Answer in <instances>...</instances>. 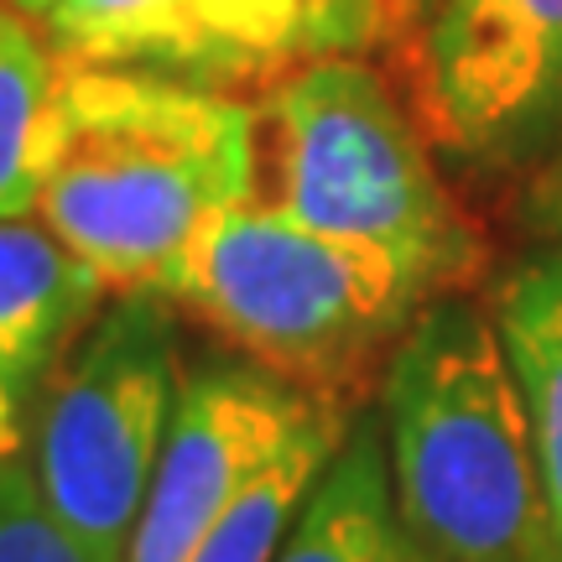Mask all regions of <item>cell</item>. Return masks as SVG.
<instances>
[{
	"mask_svg": "<svg viewBox=\"0 0 562 562\" xmlns=\"http://www.w3.org/2000/svg\"><path fill=\"white\" fill-rule=\"evenodd\" d=\"M58 53L37 16L0 0V220H32L47 178Z\"/></svg>",
	"mask_w": 562,
	"mask_h": 562,
	"instance_id": "12",
	"label": "cell"
},
{
	"mask_svg": "<svg viewBox=\"0 0 562 562\" xmlns=\"http://www.w3.org/2000/svg\"><path fill=\"white\" fill-rule=\"evenodd\" d=\"M104 302V277L37 214L0 220V463L21 459L42 385Z\"/></svg>",
	"mask_w": 562,
	"mask_h": 562,
	"instance_id": "9",
	"label": "cell"
},
{
	"mask_svg": "<svg viewBox=\"0 0 562 562\" xmlns=\"http://www.w3.org/2000/svg\"><path fill=\"white\" fill-rule=\"evenodd\" d=\"M271 562H427L396 510L381 412L349 422V438L302 501Z\"/></svg>",
	"mask_w": 562,
	"mask_h": 562,
	"instance_id": "10",
	"label": "cell"
},
{
	"mask_svg": "<svg viewBox=\"0 0 562 562\" xmlns=\"http://www.w3.org/2000/svg\"><path fill=\"white\" fill-rule=\"evenodd\" d=\"M432 11H438V0H381V47L406 63V53L427 32Z\"/></svg>",
	"mask_w": 562,
	"mask_h": 562,
	"instance_id": "16",
	"label": "cell"
},
{
	"mask_svg": "<svg viewBox=\"0 0 562 562\" xmlns=\"http://www.w3.org/2000/svg\"><path fill=\"white\" fill-rule=\"evenodd\" d=\"M391 490L427 562H562L537 432L490 307H422L381 375Z\"/></svg>",
	"mask_w": 562,
	"mask_h": 562,
	"instance_id": "2",
	"label": "cell"
},
{
	"mask_svg": "<svg viewBox=\"0 0 562 562\" xmlns=\"http://www.w3.org/2000/svg\"><path fill=\"white\" fill-rule=\"evenodd\" d=\"M0 562H94L42 505L26 459L0 463Z\"/></svg>",
	"mask_w": 562,
	"mask_h": 562,
	"instance_id": "15",
	"label": "cell"
},
{
	"mask_svg": "<svg viewBox=\"0 0 562 562\" xmlns=\"http://www.w3.org/2000/svg\"><path fill=\"white\" fill-rule=\"evenodd\" d=\"M406 74L442 157L510 172L562 136V0H438Z\"/></svg>",
	"mask_w": 562,
	"mask_h": 562,
	"instance_id": "6",
	"label": "cell"
},
{
	"mask_svg": "<svg viewBox=\"0 0 562 562\" xmlns=\"http://www.w3.org/2000/svg\"><path fill=\"white\" fill-rule=\"evenodd\" d=\"M531 224L542 229L547 240H562V146L552 167L542 172V182H537V193H531Z\"/></svg>",
	"mask_w": 562,
	"mask_h": 562,
	"instance_id": "17",
	"label": "cell"
},
{
	"mask_svg": "<svg viewBox=\"0 0 562 562\" xmlns=\"http://www.w3.org/2000/svg\"><path fill=\"white\" fill-rule=\"evenodd\" d=\"M490 318L501 328L505 360L516 370L526 417L537 432L547 495L562 526V240H547L490 286Z\"/></svg>",
	"mask_w": 562,
	"mask_h": 562,
	"instance_id": "11",
	"label": "cell"
},
{
	"mask_svg": "<svg viewBox=\"0 0 562 562\" xmlns=\"http://www.w3.org/2000/svg\"><path fill=\"white\" fill-rule=\"evenodd\" d=\"M355 417L360 412H349V406H323L318 417L307 422L297 438L256 474V484L245 490L240 501L224 510V521L209 531V542L199 547L193 562H271L277 558L281 537L292 531L302 501L323 480V469L339 453V442L349 438V422Z\"/></svg>",
	"mask_w": 562,
	"mask_h": 562,
	"instance_id": "13",
	"label": "cell"
},
{
	"mask_svg": "<svg viewBox=\"0 0 562 562\" xmlns=\"http://www.w3.org/2000/svg\"><path fill=\"white\" fill-rule=\"evenodd\" d=\"M256 193V104L58 58L37 220L110 292H161L188 245Z\"/></svg>",
	"mask_w": 562,
	"mask_h": 562,
	"instance_id": "1",
	"label": "cell"
},
{
	"mask_svg": "<svg viewBox=\"0 0 562 562\" xmlns=\"http://www.w3.org/2000/svg\"><path fill=\"white\" fill-rule=\"evenodd\" d=\"M323 406L334 402L307 396L235 349L182 360L172 432L125 562H193L224 510Z\"/></svg>",
	"mask_w": 562,
	"mask_h": 562,
	"instance_id": "7",
	"label": "cell"
},
{
	"mask_svg": "<svg viewBox=\"0 0 562 562\" xmlns=\"http://www.w3.org/2000/svg\"><path fill=\"white\" fill-rule=\"evenodd\" d=\"M42 32L68 63L140 68L182 83L281 79V63L245 0H53Z\"/></svg>",
	"mask_w": 562,
	"mask_h": 562,
	"instance_id": "8",
	"label": "cell"
},
{
	"mask_svg": "<svg viewBox=\"0 0 562 562\" xmlns=\"http://www.w3.org/2000/svg\"><path fill=\"white\" fill-rule=\"evenodd\" d=\"M5 5H16V11H26V16H47V5H53V0H5Z\"/></svg>",
	"mask_w": 562,
	"mask_h": 562,
	"instance_id": "18",
	"label": "cell"
},
{
	"mask_svg": "<svg viewBox=\"0 0 562 562\" xmlns=\"http://www.w3.org/2000/svg\"><path fill=\"white\" fill-rule=\"evenodd\" d=\"M432 136L375 63L313 58L256 104V193L339 240L406 261L438 297L474 292L490 240L432 161Z\"/></svg>",
	"mask_w": 562,
	"mask_h": 562,
	"instance_id": "4",
	"label": "cell"
},
{
	"mask_svg": "<svg viewBox=\"0 0 562 562\" xmlns=\"http://www.w3.org/2000/svg\"><path fill=\"white\" fill-rule=\"evenodd\" d=\"M172 313L161 292H110L26 427L21 459L42 505L94 562H125L172 432L182 391Z\"/></svg>",
	"mask_w": 562,
	"mask_h": 562,
	"instance_id": "5",
	"label": "cell"
},
{
	"mask_svg": "<svg viewBox=\"0 0 562 562\" xmlns=\"http://www.w3.org/2000/svg\"><path fill=\"white\" fill-rule=\"evenodd\" d=\"M281 74L313 58H355L381 47V0H245Z\"/></svg>",
	"mask_w": 562,
	"mask_h": 562,
	"instance_id": "14",
	"label": "cell"
},
{
	"mask_svg": "<svg viewBox=\"0 0 562 562\" xmlns=\"http://www.w3.org/2000/svg\"><path fill=\"white\" fill-rule=\"evenodd\" d=\"M161 297L224 349L360 412L438 292L381 245L339 240L261 199H240L188 245Z\"/></svg>",
	"mask_w": 562,
	"mask_h": 562,
	"instance_id": "3",
	"label": "cell"
}]
</instances>
